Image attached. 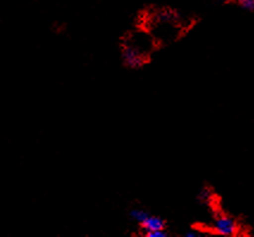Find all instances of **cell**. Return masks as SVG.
Returning a JSON list of instances; mask_svg holds the SVG:
<instances>
[{
    "mask_svg": "<svg viewBox=\"0 0 254 237\" xmlns=\"http://www.w3.org/2000/svg\"><path fill=\"white\" fill-rule=\"evenodd\" d=\"M141 41L136 36H131L124 44L122 50V58L124 63L130 68H140L146 63L147 55L149 53V47L140 46Z\"/></svg>",
    "mask_w": 254,
    "mask_h": 237,
    "instance_id": "6da1fadb",
    "label": "cell"
},
{
    "mask_svg": "<svg viewBox=\"0 0 254 237\" xmlns=\"http://www.w3.org/2000/svg\"><path fill=\"white\" fill-rule=\"evenodd\" d=\"M212 229L217 235L234 236L238 233V224L232 217L226 215H220L216 217L212 225Z\"/></svg>",
    "mask_w": 254,
    "mask_h": 237,
    "instance_id": "7a4b0ae2",
    "label": "cell"
},
{
    "mask_svg": "<svg viewBox=\"0 0 254 237\" xmlns=\"http://www.w3.org/2000/svg\"><path fill=\"white\" fill-rule=\"evenodd\" d=\"M142 227L144 235L148 233H153V231L158 230H165V222L164 219L158 217V216H152L149 215L142 223L140 224Z\"/></svg>",
    "mask_w": 254,
    "mask_h": 237,
    "instance_id": "3957f363",
    "label": "cell"
},
{
    "mask_svg": "<svg viewBox=\"0 0 254 237\" xmlns=\"http://www.w3.org/2000/svg\"><path fill=\"white\" fill-rule=\"evenodd\" d=\"M149 216V213L144 211L142 209H134L130 211V217L134 219L135 222H137L138 224H141L142 222Z\"/></svg>",
    "mask_w": 254,
    "mask_h": 237,
    "instance_id": "277c9868",
    "label": "cell"
},
{
    "mask_svg": "<svg viewBox=\"0 0 254 237\" xmlns=\"http://www.w3.org/2000/svg\"><path fill=\"white\" fill-rule=\"evenodd\" d=\"M239 2H240V5L245 8V10H254V0H239Z\"/></svg>",
    "mask_w": 254,
    "mask_h": 237,
    "instance_id": "5b68a950",
    "label": "cell"
},
{
    "mask_svg": "<svg viewBox=\"0 0 254 237\" xmlns=\"http://www.w3.org/2000/svg\"><path fill=\"white\" fill-rule=\"evenodd\" d=\"M147 237H166L167 233L165 230H158V231H153V233H148L146 234Z\"/></svg>",
    "mask_w": 254,
    "mask_h": 237,
    "instance_id": "8992f818",
    "label": "cell"
},
{
    "mask_svg": "<svg viewBox=\"0 0 254 237\" xmlns=\"http://www.w3.org/2000/svg\"><path fill=\"white\" fill-rule=\"evenodd\" d=\"M199 197L202 198V199H209V198H210V193H209V191L208 189H203L202 192H200V194H199Z\"/></svg>",
    "mask_w": 254,
    "mask_h": 237,
    "instance_id": "52a82bcc",
    "label": "cell"
},
{
    "mask_svg": "<svg viewBox=\"0 0 254 237\" xmlns=\"http://www.w3.org/2000/svg\"><path fill=\"white\" fill-rule=\"evenodd\" d=\"M185 236H188V237H196V236H199V235H198V233H197V231H189V233L186 234Z\"/></svg>",
    "mask_w": 254,
    "mask_h": 237,
    "instance_id": "ba28073f",
    "label": "cell"
},
{
    "mask_svg": "<svg viewBox=\"0 0 254 237\" xmlns=\"http://www.w3.org/2000/svg\"><path fill=\"white\" fill-rule=\"evenodd\" d=\"M223 1H230V0H223Z\"/></svg>",
    "mask_w": 254,
    "mask_h": 237,
    "instance_id": "9c48e42d",
    "label": "cell"
}]
</instances>
